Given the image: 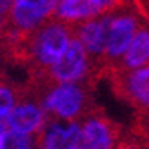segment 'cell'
Returning <instances> with one entry per match:
<instances>
[{"label": "cell", "instance_id": "cell-8", "mask_svg": "<svg viewBox=\"0 0 149 149\" xmlns=\"http://www.w3.org/2000/svg\"><path fill=\"white\" fill-rule=\"evenodd\" d=\"M118 133L106 116L86 115L80 120L82 149H118Z\"/></svg>", "mask_w": 149, "mask_h": 149}, {"label": "cell", "instance_id": "cell-2", "mask_svg": "<svg viewBox=\"0 0 149 149\" xmlns=\"http://www.w3.org/2000/svg\"><path fill=\"white\" fill-rule=\"evenodd\" d=\"M107 22V46L106 60L111 64H120L125 49L142 27V18L138 11L131 6H118L115 11L106 15Z\"/></svg>", "mask_w": 149, "mask_h": 149}, {"label": "cell", "instance_id": "cell-7", "mask_svg": "<svg viewBox=\"0 0 149 149\" xmlns=\"http://www.w3.org/2000/svg\"><path fill=\"white\" fill-rule=\"evenodd\" d=\"M47 120H49V115L44 109L40 100L20 98L15 109L11 111L9 118H7V127L17 133H22V135L38 138Z\"/></svg>", "mask_w": 149, "mask_h": 149}, {"label": "cell", "instance_id": "cell-11", "mask_svg": "<svg viewBox=\"0 0 149 149\" xmlns=\"http://www.w3.org/2000/svg\"><path fill=\"white\" fill-rule=\"evenodd\" d=\"M120 91L131 104L149 111V64L135 69H122Z\"/></svg>", "mask_w": 149, "mask_h": 149}, {"label": "cell", "instance_id": "cell-3", "mask_svg": "<svg viewBox=\"0 0 149 149\" xmlns=\"http://www.w3.org/2000/svg\"><path fill=\"white\" fill-rule=\"evenodd\" d=\"M40 102L49 118L80 120L87 107V95L78 82H53Z\"/></svg>", "mask_w": 149, "mask_h": 149}, {"label": "cell", "instance_id": "cell-5", "mask_svg": "<svg viewBox=\"0 0 149 149\" xmlns=\"http://www.w3.org/2000/svg\"><path fill=\"white\" fill-rule=\"evenodd\" d=\"M93 58L74 36L69 47L58 60L46 71L51 82H78L82 84L91 73Z\"/></svg>", "mask_w": 149, "mask_h": 149}, {"label": "cell", "instance_id": "cell-18", "mask_svg": "<svg viewBox=\"0 0 149 149\" xmlns=\"http://www.w3.org/2000/svg\"><path fill=\"white\" fill-rule=\"evenodd\" d=\"M65 149H82L80 144H74V146H69V147H65Z\"/></svg>", "mask_w": 149, "mask_h": 149}, {"label": "cell", "instance_id": "cell-4", "mask_svg": "<svg viewBox=\"0 0 149 149\" xmlns=\"http://www.w3.org/2000/svg\"><path fill=\"white\" fill-rule=\"evenodd\" d=\"M60 0H11L7 31L24 38L47 20L55 18Z\"/></svg>", "mask_w": 149, "mask_h": 149}, {"label": "cell", "instance_id": "cell-1", "mask_svg": "<svg viewBox=\"0 0 149 149\" xmlns=\"http://www.w3.org/2000/svg\"><path fill=\"white\" fill-rule=\"evenodd\" d=\"M73 38V26L58 18H51L33 33L24 36L22 46L26 47V55L33 62V65L42 71H47L65 53Z\"/></svg>", "mask_w": 149, "mask_h": 149}, {"label": "cell", "instance_id": "cell-15", "mask_svg": "<svg viewBox=\"0 0 149 149\" xmlns=\"http://www.w3.org/2000/svg\"><path fill=\"white\" fill-rule=\"evenodd\" d=\"M9 7H11V0H0V29H7Z\"/></svg>", "mask_w": 149, "mask_h": 149}, {"label": "cell", "instance_id": "cell-6", "mask_svg": "<svg viewBox=\"0 0 149 149\" xmlns=\"http://www.w3.org/2000/svg\"><path fill=\"white\" fill-rule=\"evenodd\" d=\"M122 4V0H60L55 18L74 27L80 22L104 17Z\"/></svg>", "mask_w": 149, "mask_h": 149}, {"label": "cell", "instance_id": "cell-19", "mask_svg": "<svg viewBox=\"0 0 149 149\" xmlns=\"http://www.w3.org/2000/svg\"><path fill=\"white\" fill-rule=\"evenodd\" d=\"M36 149H47V147H44V146H38V147H36Z\"/></svg>", "mask_w": 149, "mask_h": 149}, {"label": "cell", "instance_id": "cell-9", "mask_svg": "<svg viewBox=\"0 0 149 149\" xmlns=\"http://www.w3.org/2000/svg\"><path fill=\"white\" fill-rule=\"evenodd\" d=\"M74 36L84 46V49L93 58V62L106 60V46H107V22L106 15L91 20L80 22L73 27Z\"/></svg>", "mask_w": 149, "mask_h": 149}, {"label": "cell", "instance_id": "cell-10", "mask_svg": "<svg viewBox=\"0 0 149 149\" xmlns=\"http://www.w3.org/2000/svg\"><path fill=\"white\" fill-rule=\"evenodd\" d=\"M80 144V120L49 118L38 135V146L47 149H65Z\"/></svg>", "mask_w": 149, "mask_h": 149}, {"label": "cell", "instance_id": "cell-13", "mask_svg": "<svg viewBox=\"0 0 149 149\" xmlns=\"http://www.w3.org/2000/svg\"><path fill=\"white\" fill-rule=\"evenodd\" d=\"M38 138L22 135L7 127V124L0 125V149H36Z\"/></svg>", "mask_w": 149, "mask_h": 149}, {"label": "cell", "instance_id": "cell-16", "mask_svg": "<svg viewBox=\"0 0 149 149\" xmlns=\"http://www.w3.org/2000/svg\"><path fill=\"white\" fill-rule=\"evenodd\" d=\"M118 149H146V147L136 142H122V144H118Z\"/></svg>", "mask_w": 149, "mask_h": 149}, {"label": "cell", "instance_id": "cell-14", "mask_svg": "<svg viewBox=\"0 0 149 149\" xmlns=\"http://www.w3.org/2000/svg\"><path fill=\"white\" fill-rule=\"evenodd\" d=\"M18 95L11 86L0 84V125L7 124V118H9L15 106L18 104Z\"/></svg>", "mask_w": 149, "mask_h": 149}, {"label": "cell", "instance_id": "cell-12", "mask_svg": "<svg viewBox=\"0 0 149 149\" xmlns=\"http://www.w3.org/2000/svg\"><path fill=\"white\" fill-rule=\"evenodd\" d=\"M149 64V27L142 26L135 35V38L131 40L129 47L125 49V53L120 60L122 69H135L140 65Z\"/></svg>", "mask_w": 149, "mask_h": 149}, {"label": "cell", "instance_id": "cell-17", "mask_svg": "<svg viewBox=\"0 0 149 149\" xmlns=\"http://www.w3.org/2000/svg\"><path fill=\"white\" fill-rule=\"evenodd\" d=\"M144 147L149 149V127H147L146 133H144Z\"/></svg>", "mask_w": 149, "mask_h": 149}]
</instances>
